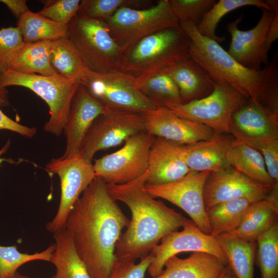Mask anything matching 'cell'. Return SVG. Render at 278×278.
Instances as JSON below:
<instances>
[{"instance_id":"cell-31","label":"cell","mask_w":278,"mask_h":278,"mask_svg":"<svg viewBox=\"0 0 278 278\" xmlns=\"http://www.w3.org/2000/svg\"><path fill=\"white\" fill-rule=\"evenodd\" d=\"M252 202L247 199L231 200L207 209L206 215L211 235L217 236L235 230Z\"/></svg>"},{"instance_id":"cell-46","label":"cell","mask_w":278,"mask_h":278,"mask_svg":"<svg viewBox=\"0 0 278 278\" xmlns=\"http://www.w3.org/2000/svg\"><path fill=\"white\" fill-rule=\"evenodd\" d=\"M218 278H236L231 269V268L229 267L228 265H227L225 270L223 271V272L221 274V275L218 277Z\"/></svg>"},{"instance_id":"cell-21","label":"cell","mask_w":278,"mask_h":278,"mask_svg":"<svg viewBox=\"0 0 278 278\" xmlns=\"http://www.w3.org/2000/svg\"><path fill=\"white\" fill-rule=\"evenodd\" d=\"M277 216L278 186H276L266 198L249 205L235 230L222 235L256 241L258 236L277 220Z\"/></svg>"},{"instance_id":"cell-40","label":"cell","mask_w":278,"mask_h":278,"mask_svg":"<svg viewBox=\"0 0 278 278\" xmlns=\"http://www.w3.org/2000/svg\"><path fill=\"white\" fill-rule=\"evenodd\" d=\"M23 43L22 37L16 27L0 29V75L9 68L12 54Z\"/></svg>"},{"instance_id":"cell-7","label":"cell","mask_w":278,"mask_h":278,"mask_svg":"<svg viewBox=\"0 0 278 278\" xmlns=\"http://www.w3.org/2000/svg\"><path fill=\"white\" fill-rule=\"evenodd\" d=\"M105 22L125 53L147 36L163 29L180 27L169 0L158 1L148 8L121 7Z\"/></svg>"},{"instance_id":"cell-18","label":"cell","mask_w":278,"mask_h":278,"mask_svg":"<svg viewBox=\"0 0 278 278\" xmlns=\"http://www.w3.org/2000/svg\"><path fill=\"white\" fill-rule=\"evenodd\" d=\"M109 109L79 84L63 130L66 148L61 158L79 154L84 138L93 123Z\"/></svg>"},{"instance_id":"cell-15","label":"cell","mask_w":278,"mask_h":278,"mask_svg":"<svg viewBox=\"0 0 278 278\" xmlns=\"http://www.w3.org/2000/svg\"><path fill=\"white\" fill-rule=\"evenodd\" d=\"M274 187L255 181L227 165L210 172L206 179L203 190L205 210L231 200L256 202L266 198Z\"/></svg>"},{"instance_id":"cell-22","label":"cell","mask_w":278,"mask_h":278,"mask_svg":"<svg viewBox=\"0 0 278 278\" xmlns=\"http://www.w3.org/2000/svg\"><path fill=\"white\" fill-rule=\"evenodd\" d=\"M165 72L178 88L183 103L206 96L216 84L208 72L190 57L175 63Z\"/></svg>"},{"instance_id":"cell-41","label":"cell","mask_w":278,"mask_h":278,"mask_svg":"<svg viewBox=\"0 0 278 278\" xmlns=\"http://www.w3.org/2000/svg\"><path fill=\"white\" fill-rule=\"evenodd\" d=\"M152 259L150 253L137 264L134 261L116 258L109 278H145Z\"/></svg>"},{"instance_id":"cell-17","label":"cell","mask_w":278,"mask_h":278,"mask_svg":"<svg viewBox=\"0 0 278 278\" xmlns=\"http://www.w3.org/2000/svg\"><path fill=\"white\" fill-rule=\"evenodd\" d=\"M141 114L147 132L178 145H189L207 140L214 132L210 128L182 118L164 107H158Z\"/></svg>"},{"instance_id":"cell-2","label":"cell","mask_w":278,"mask_h":278,"mask_svg":"<svg viewBox=\"0 0 278 278\" xmlns=\"http://www.w3.org/2000/svg\"><path fill=\"white\" fill-rule=\"evenodd\" d=\"M148 173V169L125 184H108L113 199L125 203L131 213V219L116 245V258L142 259L165 235L192 222L146 192L144 186Z\"/></svg>"},{"instance_id":"cell-14","label":"cell","mask_w":278,"mask_h":278,"mask_svg":"<svg viewBox=\"0 0 278 278\" xmlns=\"http://www.w3.org/2000/svg\"><path fill=\"white\" fill-rule=\"evenodd\" d=\"M203 252L217 257L228 265L227 257L216 238L202 232L192 221L181 231L165 235L150 252L152 261L147 271L151 277L158 276L170 257L182 252Z\"/></svg>"},{"instance_id":"cell-25","label":"cell","mask_w":278,"mask_h":278,"mask_svg":"<svg viewBox=\"0 0 278 278\" xmlns=\"http://www.w3.org/2000/svg\"><path fill=\"white\" fill-rule=\"evenodd\" d=\"M50 41L23 42L12 54L8 69L26 74H58L50 61Z\"/></svg>"},{"instance_id":"cell-33","label":"cell","mask_w":278,"mask_h":278,"mask_svg":"<svg viewBox=\"0 0 278 278\" xmlns=\"http://www.w3.org/2000/svg\"><path fill=\"white\" fill-rule=\"evenodd\" d=\"M253 6L262 9H271L269 5L261 0H220L204 14L196 28L202 36L211 39L218 43L223 42L224 37H220L216 33V29L221 18L229 12L238 8Z\"/></svg>"},{"instance_id":"cell-23","label":"cell","mask_w":278,"mask_h":278,"mask_svg":"<svg viewBox=\"0 0 278 278\" xmlns=\"http://www.w3.org/2000/svg\"><path fill=\"white\" fill-rule=\"evenodd\" d=\"M227 265L213 254L195 252L185 258L170 257L162 272L151 278H218Z\"/></svg>"},{"instance_id":"cell-1","label":"cell","mask_w":278,"mask_h":278,"mask_svg":"<svg viewBox=\"0 0 278 278\" xmlns=\"http://www.w3.org/2000/svg\"><path fill=\"white\" fill-rule=\"evenodd\" d=\"M129 221L108 184L96 176L75 203L65 226L91 278H109L116 243Z\"/></svg>"},{"instance_id":"cell-43","label":"cell","mask_w":278,"mask_h":278,"mask_svg":"<svg viewBox=\"0 0 278 278\" xmlns=\"http://www.w3.org/2000/svg\"><path fill=\"white\" fill-rule=\"evenodd\" d=\"M266 2L274 11L273 18L269 27L266 43L267 50L269 52L272 44L278 38V1L267 0Z\"/></svg>"},{"instance_id":"cell-39","label":"cell","mask_w":278,"mask_h":278,"mask_svg":"<svg viewBox=\"0 0 278 278\" xmlns=\"http://www.w3.org/2000/svg\"><path fill=\"white\" fill-rule=\"evenodd\" d=\"M80 2V0L47 1L44 8L38 13L54 21L68 24L76 15Z\"/></svg>"},{"instance_id":"cell-3","label":"cell","mask_w":278,"mask_h":278,"mask_svg":"<svg viewBox=\"0 0 278 278\" xmlns=\"http://www.w3.org/2000/svg\"><path fill=\"white\" fill-rule=\"evenodd\" d=\"M188 40L189 56L202 66L216 83L228 85L248 100L278 111L277 55L259 70L248 68L233 59L216 41L204 37L196 26L179 22Z\"/></svg>"},{"instance_id":"cell-44","label":"cell","mask_w":278,"mask_h":278,"mask_svg":"<svg viewBox=\"0 0 278 278\" xmlns=\"http://www.w3.org/2000/svg\"><path fill=\"white\" fill-rule=\"evenodd\" d=\"M18 19L24 13L29 10L26 0H0Z\"/></svg>"},{"instance_id":"cell-24","label":"cell","mask_w":278,"mask_h":278,"mask_svg":"<svg viewBox=\"0 0 278 278\" xmlns=\"http://www.w3.org/2000/svg\"><path fill=\"white\" fill-rule=\"evenodd\" d=\"M278 111L248 100L233 115L232 132L249 137H278Z\"/></svg>"},{"instance_id":"cell-19","label":"cell","mask_w":278,"mask_h":278,"mask_svg":"<svg viewBox=\"0 0 278 278\" xmlns=\"http://www.w3.org/2000/svg\"><path fill=\"white\" fill-rule=\"evenodd\" d=\"M148 170L146 184L152 185L173 182L190 171L181 145L156 137L149 154Z\"/></svg>"},{"instance_id":"cell-30","label":"cell","mask_w":278,"mask_h":278,"mask_svg":"<svg viewBox=\"0 0 278 278\" xmlns=\"http://www.w3.org/2000/svg\"><path fill=\"white\" fill-rule=\"evenodd\" d=\"M224 252L228 265L236 278H253L256 241L222 235L215 236Z\"/></svg>"},{"instance_id":"cell-32","label":"cell","mask_w":278,"mask_h":278,"mask_svg":"<svg viewBox=\"0 0 278 278\" xmlns=\"http://www.w3.org/2000/svg\"><path fill=\"white\" fill-rule=\"evenodd\" d=\"M134 78L137 88L158 107L183 103L178 88L165 71Z\"/></svg>"},{"instance_id":"cell-47","label":"cell","mask_w":278,"mask_h":278,"mask_svg":"<svg viewBox=\"0 0 278 278\" xmlns=\"http://www.w3.org/2000/svg\"><path fill=\"white\" fill-rule=\"evenodd\" d=\"M10 278H31L29 276L22 275L16 272Z\"/></svg>"},{"instance_id":"cell-42","label":"cell","mask_w":278,"mask_h":278,"mask_svg":"<svg viewBox=\"0 0 278 278\" xmlns=\"http://www.w3.org/2000/svg\"><path fill=\"white\" fill-rule=\"evenodd\" d=\"M10 105L8 91L6 88H0V131L7 130L19 133L27 137H32L37 133L34 128L22 125L7 116L2 110V107Z\"/></svg>"},{"instance_id":"cell-48","label":"cell","mask_w":278,"mask_h":278,"mask_svg":"<svg viewBox=\"0 0 278 278\" xmlns=\"http://www.w3.org/2000/svg\"><path fill=\"white\" fill-rule=\"evenodd\" d=\"M51 278H63V277H62L60 275H58V274L56 273Z\"/></svg>"},{"instance_id":"cell-45","label":"cell","mask_w":278,"mask_h":278,"mask_svg":"<svg viewBox=\"0 0 278 278\" xmlns=\"http://www.w3.org/2000/svg\"><path fill=\"white\" fill-rule=\"evenodd\" d=\"M10 145V140H8L5 145L0 149V166L3 162L8 161L11 162V160L1 157L3 154L5 153L7 151L9 148Z\"/></svg>"},{"instance_id":"cell-10","label":"cell","mask_w":278,"mask_h":278,"mask_svg":"<svg viewBox=\"0 0 278 278\" xmlns=\"http://www.w3.org/2000/svg\"><path fill=\"white\" fill-rule=\"evenodd\" d=\"M155 138L146 131L129 137L119 150L95 160V176L108 185L125 184L141 176L148 169L149 154Z\"/></svg>"},{"instance_id":"cell-34","label":"cell","mask_w":278,"mask_h":278,"mask_svg":"<svg viewBox=\"0 0 278 278\" xmlns=\"http://www.w3.org/2000/svg\"><path fill=\"white\" fill-rule=\"evenodd\" d=\"M256 260L261 278H278V222L256 240Z\"/></svg>"},{"instance_id":"cell-12","label":"cell","mask_w":278,"mask_h":278,"mask_svg":"<svg viewBox=\"0 0 278 278\" xmlns=\"http://www.w3.org/2000/svg\"><path fill=\"white\" fill-rule=\"evenodd\" d=\"M145 131L141 114L109 109L93 123L84 138L79 155L92 162L96 152L119 145L129 137Z\"/></svg>"},{"instance_id":"cell-26","label":"cell","mask_w":278,"mask_h":278,"mask_svg":"<svg viewBox=\"0 0 278 278\" xmlns=\"http://www.w3.org/2000/svg\"><path fill=\"white\" fill-rule=\"evenodd\" d=\"M49 56L51 65L58 74L77 83L92 71L66 36L51 41Z\"/></svg>"},{"instance_id":"cell-5","label":"cell","mask_w":278,"mask_h":278,"mask_svg":"<svg viewBox=\"0 0 278 278\" xmlns=\"http://www.w3.org/2000/svg\"><path fill=\"white\" fill-rule=\"evenodd\" d=\"M10 86L28 89L44 100L50 113L44 130L56 136L62 133L72 99L79 86L78 83L59 74H26L8 69L0 75V88Z\"/></svg>"},{"instance_id":"cell-27","label":"cell","mask_w":278,"mask_h":278,"mask_svg":"<svg viewBox=\"0 0 278 278\" xmlns=\"http://www.w3.org/2000/svg\"><path fill=\"white\" fill-rule=\"evenodd\" d=\"M226 161L228 165L255 181L273 187L278 185L269 175L260 153L242 142L235 140Z\"/></svg>"},{"instance_id":"cell-16","label":"cell","mask_w":278,"mask_h":278,"mask_svg":"<svg viewBox=\"0 0 278 278\" xmlns=\"http://www.w3.org/2000/svg\"><path fill=\"white\" fill-rule=\"evenodd\" d=\"M274 11L262 9V16L252 29L241 30L238 25L242 20L241 15L230 22L227 30L231 39L228 53L243 66L253 70L262 69V64L267 61L268 51L266 43L267 33Z\"/></svg>"},{"instance_id":"cell-8","label":"cell","mask_w":278,"mask_h":278,"mask_svg":"<svg viewBox=\"0 0 278 278\" xmlns=\"http://www.w3.org/2000/svg\"><path fill=\"white\" fill-rule=\"evenodd\" d=\"M78 83L110 109L142 114L158 108L137 88L134 77L119 70L91 71Z\"/></svg>"},{"instance_id":"cell-4","label":"cell","mask_w":278,"mask_h":278,"mask_svg":"<svg viewBox=\"0 0 278 278\" xmlns=\"http://www.w3.org/2000/svg\"><path fill=\"white\" fill-rule=\"evenodd\" d=\"M188 40L180 26L147 36L124 54L119 71L134 78L164 72L189 57Z\"/></svg>"},{"instance_id":"cell-20","label":"cell","mask_w":278,"mask_h":278,"mask_svg":"<svg viewBox=\"0 0 278 278\" xmlns=\"http://www.w3.org/2000/svg\"><path fill=\"white\" fill-rule=\"evenodd\" d=\"M229 133L214 131L209 138L181 145L190 171H214L226 166L228 152L235 141Z\"/></svg>"},{"instance_id":"cell-38","label":"cell","mask_w":278,"mask_h":278,"mask_svg":"<svg viewBox=\"0 0 278 278\" xmlns=\"http://www.w3.org/2000/svg\"><path fill=\"white\" fill-rule=\"evenodd\" d=\"M169 2L179 22H189L196 26L217 1L169 0Z\"/></svg>"},{"instance_id":"cell-36","label":"cell","mask_w":278,"mask_h":278,"mask_svg":"<svg viewBox=\"0 0 278 278\" xmlns=\"http://www.w3.org/2000/svg\"><path fill=\"white\" fill-rule=\"evenodd\" d=\"M55 245H50L41 252L33 254L22 253L17 250L16 246L0 245V278H10L22 265L33 260L50 261Z\"/></svg>"},{"instance_id":"cell-9","label":"cell","mask_w":278,"mask_h":278,"mask_svg":"<svg viewBox=\"0 0 278 278\" xmlns=\"http://www.w3.org/2000/svg\"><path fill=\"white\" fill-rule=\"evenodd\" d=\"M248 100L234 89L216 83L206 96L164 108L178 116L201 124L214 131L231 134L233 114Z\"/></svg>"},{"instance_id":"cell-35","label":"cell","mask_w":278,"mask_h":278,"mask_svg":"<svg viewBox=\"0 0 278 278\" xmlns=\"http://www.w3.org/2000/svg\"><path fill=\"white\" fill-rule=\"evenodd\" d=\"M152 4L147 0H82L77 15L106 21L121 7L140 9Z\"/></svg>"},{"instance_id":"cell-37","label":"cell","mask_w":278,"mask_h":278,"mask_svg":"<svg viewBox=\"0 0 278 278\" xmlns=\"http://www.w3.org/2000/svg\"><path fill=\"white\" fill-rule=\"evenodd\" d=\"M231 134L236 140L252 147L260 153L269 175L273 180L278 182V137H249L236 132H232Z\"/></svg>"},{"instance_id":"cell-11","label":"cell","mask_w":278,"mask_h":278,"mask_svg":"<svg viewBox=\"0 0 278 278\" xmlns=\"http://www.w3.org/2000/svg\"><path fill=\"white\" fill-rule=\"evenodd\" d=\"M48 172L60 178L61 196L57 213L46 224V229L54 233L65 228L67 216L75 203L95 178L92 162L79 154L51 160L46 166Z\"/></svg>"},{"instance_id":"cell-28","label":"cell","mask_w":278,"mask_h":278,"mask_svg":"<svg viewBox=\"0 0 278 278\" xmlns=\"http://www.w3.org/2000/svg\"><path fill=\"white\" fill-rule=\"evenodd\" d=\"M54 238L55 249L50 262L56 267V273L63 278H91L66 229L54 233Z\"/></svg>"},{"instance_id":"cell-13","label":"cell","mask_w":278,"mask_h":278,"mask_svg":"<svg viewBox=\"0 0 278 278\" xmlns=\"http://www.w3.org/2000/svg\"><path fill=\"white\" fill-rule=\"evenodd\" d=\"M210 171H190L171 183L152 185L144 189L154 198L166 200L183 210L202 232L211 235L204 205L203 190Z\"/></svg>"},{"instance_id":"cell-6","label":"cell","mask_w":278,"mask_h":278,"mask_svg":"<svg viewBox=\"0 0 278 278\" xmlns=\"http://www.w3.org/2000/svg\"><path fill=\"white\" fill-rule=\"evenodd\" d=\"M66 37L92 71L119 70L125 51L111 35L105 21L76 15L68 24Z\"/></svg>"},{"instance_id":"cell-29","label":"cell","mask_w":278,"mask_h":278,"mask_svg":"<svg viewBox=\"0 0 278 278\" xmlns=\"http://www.w3.org/2000/svg\"><path fill=\"white\" fill-rule=\"evenodd\" d=\"M24 43L53 41L66 36L68 24L58 23L28 10L22 14L16 26Z\"/></svg>"}]
</instances>
